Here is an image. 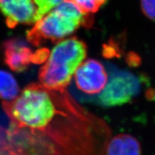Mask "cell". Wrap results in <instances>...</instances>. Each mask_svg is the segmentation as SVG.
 I'll return each instance as SVG.
<instances>
[{
	"instance_id": "obj_4",
	"label": "cell",
	"mask_w": 155,
	"mask_h": 155,
	"mask_svg": "<svg viewBox=\"0 0 155 155\" xmlns=\"http://www.w3.org/2000/svg\"><path fill=\"white\" fill-rule=\"evenodd\" d=\"M141 89V81L132 73L114 68L108 74L105 88L96 98L101 105L111 107L127 104L138 95Z\"/></svg>"
},
{
	"instance_id": "obj_8",
	"label": "cell",
	"mask_w": 155,
	"mask_h": 155,
	"mask_svg": "<svg viewBox=\"0 0 155 155\" xmlns=\"http://www.w3.org/2000/svg\"><path fill=\"white\" fill-rule=\"evenodd\" d=\"M5 61L12 71L23 72L32 63L34 51L23 40L12 39L3 45Z\"/></svg>"
},
{
	"instance_id": "obj_9",
	"label": "cell",
	"mask_w": 155,
	"mask_h": 155,
	"mask_svg": "<svg viewBox=\"0 0 155 155\" xmlns=\"http://www.w3.org/2000/svg\"><path fill=\"white\" fill-rule=\"evenodd\" d=\"M106 155H141L139 141L128 134H120L113 137L106 148Z\"/></svg>"
},
{
	"instance_id": "obj_14",
	"label": "cell",
	"mask_w": 155,
	"mask_h": 155,
	"mask_svg": "<svg viewBox=\"0 0 155 155\" xmlns=\"http://www.w3.org/2000/svg\"><path fill=\"white\" fill-rule=\"evenodd\" d=\"M140 5L145 16L155 21V0H140Z\"/></svg>"
},
{
	"instance_id": "obj_7",
	"label": "cell",
	"mask_w": 155,
	"mask_h": 155,
	"mask_svg": "<svg viewBox=\"0 0 155 155\" xmlns=\"http://www.w3.org/2000/svg\"><path fill=\"white\" fill-rule=\"evenodd\" d=\"M0 12L9 28L19 25H32L38 21L33 0H0Z\"/></svg>"
},
{
	"instance_id": "obj_2",
	"label": "cell",
	"mask_w": 155,
	"mask_h": 155,
	"mask_svg": "<svg viewBox=\"0 0 155 155\" xmlns=\"http://www.w3.org/2000/svg\"><path fill=\"white\" fill-rule=\"evenodd\" d=\"M86 55V43L76 37L58 42L40 70V84L48 90L65 93L75 71Z\"/></svg>"
},
{
	"instance_id": "obj_5",
	"label": "cell",
	"mask_w": 155,
	"mask_h": 155,
	"mask_svg": "<svg viewBox=\"0 0 155 155\" xmlns=\"http://www.w3.org/2000/svg\"><path fill=\"white\" fill-rule=\"evenodd\" d=\"M77 88L88 96H96L105 88L108 73L103 64L95 59L85 60L74 73Z\"/></svg>"
},
{
	"instance_id": "obj_11",
	"label": "cell",
	"mask_w": 155,
	"mask_h": 155,
	"mask_svg": "<svg viewBox=\"0 0 155 155\" xmlns=\"http://www.w3.org/2000/svg\"><path fill=\"white\" fill-rule=\"evenodd\" d=\"M0 155H22L19 149L12 141L8 130L0 127Z\"/></svg>"
},
{
	"instance_id": "obj_10",
	"label": "cell",
	"mask_w": 155,
	"mask_h": 155,
	"mask_svg": "<svg viewBox=\"0 0 155 155\" xmlns=\"http://www.w3.org/2000/svg\"><path fill=\"white\" fill-rule=\"evenodd\" d=\"M19 86L13 75L0 70V98L12 101L18 96Z\"/></svg>"
},
{
	"instance_id": "obj_1",
	"label": "cell",
	"mask_w": 155,
	"mask_h": 155,
	"mask_svg": "<svg viewBox=\"0 0 155 155\" xmlns=\"http://www.w3.org/2000/svg\"><path fill=\"white\" fill-rule=\"evenodd\" d=\"M65 94L31 83L15 99L3 101L2 107L12 127L48 139L61 129L59 120L73 106Z\"/></svg>"
},
{
	"instance_id": "obj_13",
	"label": "cell",
	"mask_w": 155,
	"mask_h": 155,
	"mask_svg": "<svg viewBox=\"0 0 155 155\" xmlns=\"http://www.w3.org/2000/svg\"><path fill=\"white\" fill-rule=\"evenodd\" d=\"M63 1L64 0H33L37 8L38 20Z\"/></svg>"
},
{
	"instance_id": "obj_3",
	"label": "cell",
	"mask_w": 155,
	"mask_h": 155,
	"mask_svg": "<svg viewBox=\"0 0 155 155\" xmlns=\"http://www.w3.org/2000/svg\"><path fill=\"white\" fill-rule=\"evenodd\" d=\"M92 24L93 15L83 14L70 0H64L35 23L27 38L35 46L46 41L58 42L81 28H90Z\"/></svg>"
},
{
	"instance_id": "obj_6",
	"label": "cell",
	"mask_w": 155,
	"mask_h": 155,
	"mask_svg": "<svg viewBox=\"0 0 155 155\" xmlns=\"http://www.w3.org/2000/svg\"><path fill=\"white\" fill-rule=\"evenodd\" d=\"M8 132L12 141L20 150L22 155H64L43 136L12 127L8 129Z\"/></svg>"
},
{
	"instance_id": "obj_12",
	"label": "cell",
	"mask_w": 155,
	"mask_h": 155,
	"mask_svg": "<svg viewBox=\"0 0 155 155\" xmlns=\"http://www.w3.org/2000/svg\"><path fill=\"white\" fill-rule=\"evenodd\" d=\"M81 12L93 15L101 9L106 0H70Z\"/></svg>"
}]
</instances>
